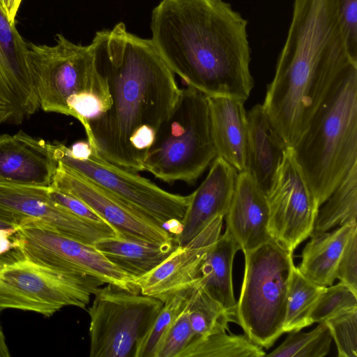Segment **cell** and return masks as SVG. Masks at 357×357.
Listing matches in <instances>:
<instances>
[{"instance_id": "37", "label": "cell", "mask_w": 357, "mask_h": 357, "mask_svg": "<svg viewBox=\"0 0 357 357\" xmlns=\"http://www.w3.org/2000/svg\"><path fill=\"white\" fill-rule=\"evenodd\" d=\"M18 248H21L19 227L0 219V255Z\"/></svg>"}, {"instance_id": "16", "label": "cell", "mask_w": 357, "mask_h": 357, "mask_svg": "<svg viewBox=\"0 0 357 357\" xmlns=\"http://www.w3.org/2000/svg\"><path fill=\"white\" fill-rule=\"evenodd\" d=\"M224 216H218L185 245L179 246L160 265L137 279L139 292L163 303L192 287L206 252L220 236Z\"/></svg>"}, {"instance_id": "31", "label": "cell", "mask_w": 357, "mask_h": 357, "mask_svg": "<svg viewBox=\"0 0 357 357\" xmlns=\"http://www.w3.org/2000/svg\"><path fill=\"white\" fill-rule=\"evenodd\" d=\"M357 308V294L342 282L326 287L317 298L310 315L313 323Z\"/></svg>"}, {"instance_id": "32", "label": "cell", "mask_w": 357, "mask_h": 357, "mask_svg": "<svg viewBox=\"0 0 357 357\" xmlns=\"http://www.w3.org/2000/svg\"><path fill=\"white\" fill-rule=\"evenodd\" d=\"M335 340L339 357L357 356V308L324 321Z\"/></svg>"}, {"instance_id": "10", "label": "cell", "mask_w": 357, "mask_h": 357, "mask_svg": "<svg viewBox=\"0 0 357 357\" xmlns=\"http://www.w3.org/2000/svg\"><path fill=\"white\" fill-rule=\"evenodd\" d=\"M155 297L106 284L88 309L91 357H134L163 306Z\"/></svg>"}, {"instance_id": "17", "label": "cell", "mask_w": 357, "mask_h": 357, "mask_svg": "<svg viewBox=\"0 0 357 357\" xmlns=\"http://www.w3.org/2000/svg\"><path fill=\"white\" fill-rule=\"evenodd\" d=\"M58 167L54 144L23 131L0 135V183L51 186Z\"/></svg>"}, {"instance_id": "5", "label": "cell", "mask_w": 357, "mask_h": 357, "mask_svg": "<svg viewBox=\"0 0 357 357\" xmlns=\"http://www.w3.org/2000/svg\"><path fill=\"white\" fill-rule=\"evenodd\" d=\"M27 47L40 108L75 118L88 135L89 121L112 105L107 80L96 68L91 45L75 44L58 33L54 45L28 42Z\"/></svg>"}, {"instance_id": "21", "label": "cell", "mask_w": 357, "mask_h": 357, "mask_svg": "<svg viewBox=\"0 0 357 357\" xmlns=\"http://www.w3.org/2000/svg\"><path fill=\"white\" fill-rule=\"evenodd\" d=\"M247 170L262 190H269L287 148L272 126L262 105L247 113Z\"/></svg>"}, {"instance_id": "27", "label": "cell", "mask_w": 357, "mask_h": 357, "mask_svg": "<svg viewBox=\"0 0 357 357\" xmlns=\"http://www.w3.org/2000/svg\"><path fill=\"white\" fill-rule=\"evenodd\" d=\"M261 347L245 335L226 332L203 337H194L179 357H262Z\"/></svg>"}, {"instance_id": "23", "label": "cell", "mask_w": 357, "mask_h": 357, "mask_svg": "<svg viewBox=\"0 0 357 357\" xmlns=\"http://www.w3.org/2000/svg\"><path fill=\"white\" fill-rule=\"evenodd\" d=\"M357 223L349 224L332 230L311 235L301 255L298 270L308 280L321 287H328L336 279L338 260L351 232Z\"/></svg>"}, {"instance_id": "3", "label": "cell", "mask_w": 357, "mask_h": 357, "mask_svg": "<svg viewBox=\"0 0 357 357\" xmlns=\"http://www.w3.org/2000/svg\"><path fill=\"white\" fill-rule=\"evenodd\" d=\"M357 58L349 48L339 0H294L285 43L262 107L293 147L333 85Z\"/></svg>"}, {"instance_id": "15", "label": "cell", "mask_w": 357, "mask_h": 357, "mask_svg": "<svg viewBox=\"0 0 357 357\" xmlns=\"http://www.w3.org/2000/svg\"><path fill=\"white\" fill-rule=\"evenodd\" d=\"M27 43L0 5V123H20L40 108Z\"/></svg>"}, {"instance_id": "38", "label": "cell", "mask_w": 357, "mask_h": 357, "mask_svg": "<svg viewBox=\"0 0 357 357\" xmlns=\"http://www.w3.org/2000/svg\"><path fill=\"white\" fill-rule=\"evenodd\" d=\"M22 0H0V5L7 17L12 22H15L20 6Z\"/></svg>"}, {"instance_id": "29", "label": "cell", "mask_w": 357, "mask_h": 357, "mask_svg": "<svg viewBox=\"0 0 357 357\" xmlns=\"http://www.w3.org/2000/svg\"><path fill=\"white\" fill-rule=\"evenodd\" d=\"M190 287L174 294L164 302L153 324L139 342L134 357H155L163 337L174 321L184 310Z\"/></svg>"}, {"instance_id": "30", "label": "cell", "mask_w": 357, "mask_h": 357, "mask_svg": "<svg viewBox=\"0 0 357 357\" xmlns=\"http://www.w3.org/2000/svg\"><path fill=\"white\" fill-rule=\"evenodd\" d=\"M332 335L324 321L308 333L293 331L270 354L273 357H323L330 350Z\"/></svg>"}, {"instance_id": "12", "label": "cell", "mask_w": 357, "mask_h": 357, "mask_svg": "<svg viewBox=\"0 0 357 357\" xmlns=\"http://www.w3.org/2000/svg\"><path fill=\"white\" fill-rule=\"evenodd\" d=\"M266 195L272 239L293 253L301 242L310 236L319 206L291 147L287 148Z\"/></svg>"}, {"instance_id": "22", "label": "cell", "mask_w": 357, "mask_h": 357, "mask_svg": "<svg viewBox=\"0 0 357 357\" xmlns=\"http://www.w3.org/2000/svg\"><path fill=\"white\" fill-rule=\"evenodd\" d=\"M241 250L228 229L206 252L199 268L196 283L236 320V301L232 284V265Z\"/></svg>"}, {"instance_id": "1", "label": "cell", "mask_w": 357, "mask_h": 357, "mask_svg": "<svg viewBox=\"0 0 357 357\" xmlns=\"http://www.w3.org/2000/svg\"><path fill=\"white\" fill-rule=\"evenodd\" d=\"M90 45L112 105L89 121L87 141L109 162L144 171L158 130L180 95L174 73L151 39L131 33L121 22L97 31Z\"/></svg>"}, {"instance_id": "34", "label": "cell", "mask_w": 357, "mask_h": 357, "mask_svg": "<svg viewBox=\"0 0 357 357\" xmlns=\"http://www.w3.org/2000/svg\"><path fill=\"white\" fill-rule=\"evenodd\" d=\"M335 277L357 294V227L345 243L337 264Z\"/></svg>"}, {"instance_id": "14", "label": "cell", "mask_w": 357, "mask_h": 357, "mask_svg": "<svg viewBox=\"0 0 357 357\" xmlns=\"http://www.w3.org/2000/svg\"><path fill=\"white\" fill-rule=\"evenodd\" d=\"M51 185L84 202L114 229L119 238L155 243L175 240L168 229L59 162Z\"/></svg>"}, {"instance_id": "19", "label": "cell", "mask_w": 357, "mask_h": 357, "mask_svg": "<svg viewBox=\"0 0 357 357\" xmlns=\"http://www.w3.org/2000/svg\"><path fill=\"white\" fill-rule=\"evenodd\" d=\"M229 229L243 252L273 241L266 193L248 171L238 173L231 200L225 215Z\"/></svg>"}, {"instance_id": "2", "label": "cell", "mask_w": 357, "mask_h": 357, "mask_svg": "<svg viewBox=\"0 0 357 357\" xmlns=\"http://www.w3.org/2000/svg\"><path fill=\"white\" fill-rule=\"evenodd\" d=\"M248 24L225 0H162L151 13V40L188 86L245 102L254 86Z\"/></svg>"}, {"instance_id": "9", "label": "cell", "mask_w": 357, "mask_h": 357, "mask_svg": "<svg viewBox=\"0 0 357 357\" xmlns=\"http://www.w3.org/2000/svg\"><path fill=\"white\" fill-rule=\"evenodd\" d=\"M104 283L92 277L64 273L39 266L21 248L0 255V314L31 311L50 317L61 308H81Z\"/></svg>"}, {"instance_id": "11", "label": "cell", "mask_w": 357, "mask_h": 357, "mask_svg": "<svg viewBox=\"0 0 357 357\" xmlns=\"http://www.w3.org/2000/svg\"><path fill=\"white\" fill-rule=\"evenodd\" d=\"M19 227L26 258L43 267L90 276L129 291L139 292L137 278L109 261L93 245L86 244L33 222Z\"/></svg>"}, {"instance_id": "8", "label": "cell", "mask_w": 357, "mask_h": 357, "mask_svg": "<svg viewBox=\"0 0 357 357\" xmlns=\"http://www.w3.org/2000/svg\"><path fill=\"white\" fill-rule=\"evenodd\" d=\"M54 146L57 160L64 167L103 188L171 233L173 227L175 234L178 231L190 195L165 191L137 172L109 162L88 141L77 142L71 147L63 144Z\"/></svg>"}, {"instance_id": "24", "label": "cell", "mask_w": 357, "mask_h": 357, "mask_svg": "<svg viewBox=\"0 0 357 357\" xmlns=\"http://www.w3.org/2000/svg\"><path fill=\"white\" fill-rule=\"evenodd\" d=\"M93 245L113 264L137 279L160 265L178 246L175 240L155 243L117 236L102 238Z\"/></svg>"}, {"instance_id": "36", "label": "cell", "mask_w": 357, "mask_h": 357, "mask_svg": "<svg viewBox=\"0 0 357 357\" xmlns=\"http://www.w3.org/2000/svg\"><path fill=\"white\" fill-rule=\"evenodd\" d=\"M339 4L349 50L357 58V0H339Z\"/></svg>"}, {"instance_id": "7", "label": "cell", "mask_w": 357, "mask_h": 357, "mask_svg": "<svg viewBox=\"0 0 357 357\" xmlns=\"http://www.w3.org/2000/svg\"><path fill=\"white\" fill-rule=\"evenodd\" d=\"M243 254L237 324L252 342L268 349L284 333L289 283L295 266L292 252L271 241Z\"/></svg>"}, {"instance_id": "25", "label": "cell", "mask_w": 357, "mask_h": 357, "mask_svg": "<svg viewBox=\"0 0 357 357\" xmlns=\"http://www.w3.org/2000/svg\"><path fill=\"white\" fill-rule=\"evenodd\" d=\"M356 218L357 164L318 208L311 235L357 223Z\"/></svg>"}, {"instance_id": "28", "label": "cell", "mask_w": 357, "mask_h": 357, "mask_svg": "<svg viewBox=\"0 0 357 357\" xmlns=\"http://www.w3.org/2000/svg\"><path fill=\"white\" fill-rule=\"evenodd\" d=\"M326 287H321L305 278L294 266L289 283L283 331H300L312 324L310 312Z\"/></svg>"}, {"instance_id": "35", "label": "cell", "mask_w": 357, "mask_h": 357, "mask_svg": "<svg viewBox=\"0 0 357 357\" xmlns=\"http://www.w3.org/2000/svg\"><path fill=\"white\" fill-rule=\"evenodd\" d=\"M48 192L50 198L56 204L74 215L100 226L111 227L88 205L78 198L63 192L52 185L49 187Z\"/></svg>"}, {"instance_id": "18", "label": "cell", "mask_w": 357, "mask_h": 357, "mask_svg": "<svg viewBox=\"0 0 357 357\" xmlns=\"http://www.w3.org/2000/svg\"><path fill=\"white\" fill-rule=\"evenodd\" d=\"M238 172L217 156L200 185L190 194V202L178 231L179 246L187 245L218 216L226 215L234 193Z\"/></svg>"}, {"instance_id": "39", "label": "cell", "mask_w": 357, "mask_h": 357, "mask_svg": "<svg viewBox=\"0 0 357 357\" xmlns=\"http://www.w3.org/2000/svg\"><path fill=\"white\" fill-rule=\"evenodd\" d=\"M10 356L6 342V338L0 325V357H9Z\"/></svg>"}, {"instance_id": "6", "label": "cell", "mask_w": 357, "mask_h": 357, "mask_svg": "<svg viewBox=\"0 0 357 357\" xmlns=\"http://www.w3.org/2000/svg\"><path fill=\"white\" fill-rule=\"evenodd\" d=\"M216 157L207 97L188 86L158 130L144 171L165 183L192 185Z\"/></svg>"}, {"instance_id": "33", "label": "cell", "mask_w": 357, "mask_h": 357, "mask_svg": "<svg viewBox=\"0 0 357 357\" xmlns=\"http://www.w3.org/2000/svg\"><path fill=\"white\" fill-rule=\"evenodd\" d=\"M194 336L185 307L161 341L155 357H179Z\"/></svg>"}, {"instance_id": "26", "label": "cell", "mask_w": 357, "mask_h": 357, "mask_svg": "<svg viewBox=\"0 0 357 357\" xmlns=\"http://www.w3.org/2000/svg\"><path fill=\"white\" fill-rule=\"evenodd\" d=\"M185 310L194 337L225 333L229 330V323L234 322L228 312L196 282L190 287Z\"/></svg>"}, {"instance_id": "4", "label": "cell", "mask_w": 357, "mask_h": 357, "mask_svg": "<svg viewBox=\"0 0 357 357\" xmlns=\"http://www.w3.org/2000/svg\"><path fill=\"white\" fill-rule=\"evenodd\" d=\"M292 150L319 208L357 164V66L331 89Z\"/></svg>"}, {"instance_id": "13", "label": "cell", "mask_w": 357, "mask_h": 357, "mask_svg": "<svg viewBox=\"0 0 357 357\" xmlns=\"http://www.w3.org/2000/svg\"><path fill=\"white\" fill-rule=\"evenodd\" d=\"M49 187L0 183V219L16 227L33 222L89 245L117 236L112 227L86 221L56 204Z\"/></svg>"}, {"instance_id": "20", "label": "cell", "mask_w": 357, "mask_h": 357, "mask_svg": "<svg viewBox=\"0 0 357 357\" xmlns=\"http://www.w3.org/2000/svg\"><path fill=\"white\" fill-rule=\"evenodd\" d=\"M216 155L238 173L247 170L248 119L245 101L206 96Z\"/></svg>"}]
</instances>
